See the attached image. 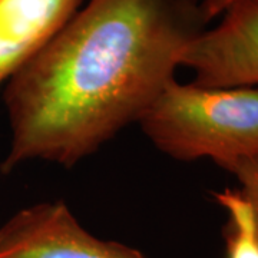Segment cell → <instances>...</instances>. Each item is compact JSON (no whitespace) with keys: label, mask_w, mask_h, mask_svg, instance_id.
I'll list each match as a JSON object with an SVG mask.
<instances>
[{"label":"cell","mask_w":258,"mask_h":258,"mask_svg":"<svg viewBox=\"0 0 258 258\" xmlns=\"http://www.w3.org/2000/svg\"><path fill=\"white\" fill-rule=\"evenodd\" d=\"M231 2L232 0H203L200 6H201V12H203L205 22L208 23L212 19L220 16Z\"/></svg>","instance_id":"ba28073f"},{"label":"cell","mask_w":258,"mask_h":258,"mask_svg":"<svg viewBox=\"0 0 258 258\" xmlns=\"http://www.w3.org/2000/svg\"><path fill=\"white\" fill-rule=\"evenodd\" d=\"M82 0H0V89L79 12Z\"/></svg>","instance_id":"5b68a950"},{"label":"cell","mask_w":258,"mask_h":258,"mask_svg":"<svg viewBox=\"0 0 258 258\" xmlns=\"http://www.w3.org/2000/svg\"><path fill=\"white\" fill-rule=\"evenodd\" d=\"M205 25L198 0H91L5 85L0 172L35 159L74 166L138 123Z\"/></svg>","instance_id":"6da1fadb"},{"label":"cell","mask_w":258,"mask_h":258,"mask_svg":"<svg viewBox=\"0 0 258 258\" xmlns=\"http://www.w3.org/2000/svg\"><path fill=\"white\" fill-rule=\"evenodd\" d=\"M0 258H147L85 230L62 201L23 208L0 227Z\"/></svg>","instance_id":"277c9868"},{"label":"cell","mask_w":258,"mask_h":258,"mask_svg":"<svg viewBox=\"0 0 258 258\" xmlns=\"http://www.w3.org/2000/svg\"><path fill=\"white\" fill-rule=\"evenodd\" d=\"M221 168L230 172L240 184V189L237 191L251 208L258 235V152L234 159L221 165Z\"/></svg>","instance_id":"52a82bcc"},{"label":"cell","mask_w":258,"mask_h":258,"mask_svg":"<svg viewBox=\"0 0 258 258\" xmlns=\"http://www.w3.org/2000/svg\"><path fill=\"white\" fill-rule=\"evenodd\" d=\"M214 198L227 211L224 227L227 258H258V235L252 212L237 189H224Z\"/></svg>","instance_id":"8992f818"},{"label":"cell","mask_w":258,"mask_h":258,"mask_svg":"<svg viewBox=\"0 0 258 258\" xmlns=\"http://www.w3.org/2000/svg\"><path fill=\"white\" fill-rule=\"evenodd\" d=\"M222 20L204 29L185 46L181 66L194 72L191 83L208 89L258 85V0H232Z\"/></svg>","instance_id":"3957f363"},{"label":"cell","mask_w":258,"mask_h":258,"mask_svg":"<svg viewBox=\"0 0 258 258\" xmlns=\"http://www.w3.org/2000/svg\"><path fill=\"white\" fill-rule=\"evenodd\" d=\"M138 123L168 157L221 166L258 152V88L208 89L174 79Z\"/></svg>","instance_id":"7a4b0ae2"}]
</instances>
